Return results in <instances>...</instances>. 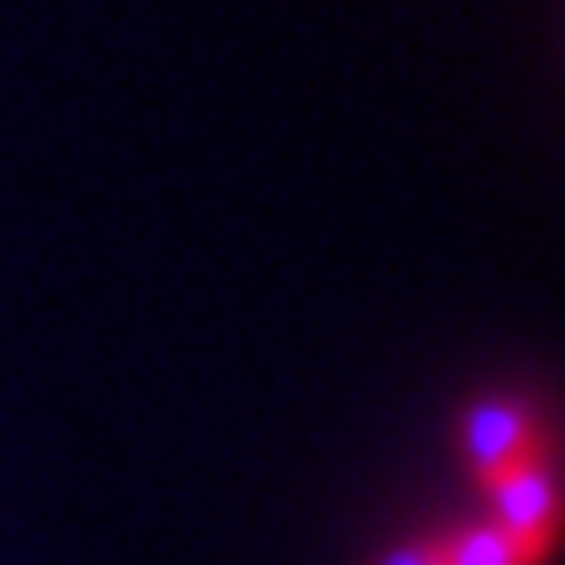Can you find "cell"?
<instances>
[{
    "instance_id": "2",
    "label": "cell",
    "mask_w": 565,
    "mask_h": 565,
    "mask_svg": "<svg viewBox=\"0 0 565 565\" xmlns=\"http://www.w3.org/2000/svg\"><path fill=\"white\" fill-rule=\"evenodd\" d=\"M482 492H487V519H492V524L513 529V534H524V540H550V545H555L561 508H555V461H550V456L519 466V471L492 477Z\"/></svg>"
},
{
    "instance_id": "4",
    "label": "cell",
    "mask_w": 565,
    "mask_h": 565,
    "mask_svg": "<svg viewBox=\"0 0 565 565\" xmlns=\"http://www.w3.org/2000/svg\"><path fill=\"white\" fill-rule=\"evenodd\" d=\"M366 565H445L440 561V534H408V540H393V545L377 550Z\"/></svg>"
},
{
    "instance_id": "3",
    "label": "cell",
    "mask_w": 565,
    "mask_h": 565,
    "mask_svg": "<svg viewBox=\"0 0 565 565\" xmlns=\"http://www.w3.org/2000/svg\"><path fill=\"white\" fill-rule=\"evenodd\" d=\"M440 534L445 565H550L555 545L550 540H524L492 519H466V524L435 529Z\"/></svg>"
},
{
    "instance_id": "1",
    "label": "cell",
    "mask_w": 565,
    "mask_h": 565,
    "mask_svg": "<svg viewBox=\"0 0 565 565\" xmlns=\"http://www.w3.org/2000/svg\"><path fill=\"white\" fill-rule=\"evenodd\" d=\"M456 450H461L466 477L487 487L503 471H519V466L550 456V424L519 393H482L456 419Z\"/></svg>"
}]
</instances>
